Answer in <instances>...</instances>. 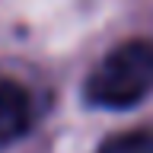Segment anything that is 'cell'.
Wrapping results in <instances>:
<instances>
[{
    "instance_id": "1",
    "label": "cell",
    "mask_w": 153,
    "mask_h": 153,
    "mask_svg": "<svg viewBox=\"0 0 153 153\" xmlns=\"http://www.w3.org/2000/svg\"><path fill=\"white\" fill-rule=\"evenodd\" d=\"M86 102L99 108H131L153 93V42H121L86 80Z\"/></svg>"
},
{
    "instance_id": "3",
    "label": "cell",
    "mask_w": 153,
    "mask_h": 153,
    "mask_svg": "<svg viewBox=\"0 0 153 153\" xmlns=\"http://www.w3.org/2000/svg\"><path fill=\"white\" fill-rule=\"evenodd\" d=\"M99 153H153V131H131L105 140Z\"/></svg>"
},
{
    "instance_id": "2",
    "label": "cell",
    "mask_w": 153,
    "mask_h": 153,
    "mask_svg": "<svg viewBox=\"0 0 153 153\" xmlns=\"http://www.w3.org/2000/svg\"><path fill=\"white\" fill-rule=\"evenodd\" d=\"M32 124V99L26 86L0 74V147L19 140Z\"/></svg>"
}]
</instances>
